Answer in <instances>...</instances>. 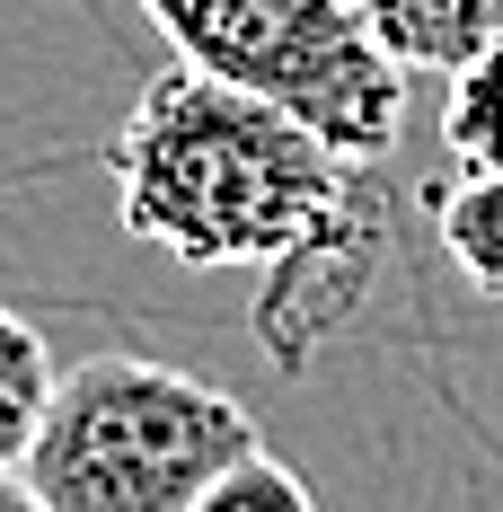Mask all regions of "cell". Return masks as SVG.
I'll return each instance as SVG.
<instances>
[{
    "label": "cell",
    "instance_id": "52a82bcc",
    "mask_svg": "<svg viewBox=\"0 0 503 512\" xmlns=\"http://www.w3.org/2000/svg\"><path fill=\"white\" fill-rule=\"evenodd\" d=\"M433 239H442V256H451L486 301H503V177H459V186H442L433 195Z\"/></svg>",
    "mask_w": 503,
    "mask_h": 512
},
{
    "label": "cell",
    "instance_id": "3957f363",
    "mask_svg": "<svg viewBox=\"0 0 503 512\" xmlns=\"http://www.w3.org/2000/svg\"><path fill=\"white\" fill-rule=\"evenodd\" d=\"M168 53L301 115L327 151L389 159L406 133V71L353 0H133Z\"/></svg>",
    "mask_w": 503,
    "mask_h": 512
},
{
    "label": "cell",
    "instance_id": "8992f818",
    "mask_svg": "<svg viewBox=\"0 0 503 512\" xmlns=\"http://www.w3.org/2000/svg\"><path fill=\"white\" fill-rule=\"evenodd\" d=\"M442 151H451L459 177H503V36L451 71V98H442Z\"/></svg>",
    "mask_w": 503,
    "mask_h": 512
},
{
    "label": "cell",
    "instance_id": "277c9868",
    "mask_svg": "<svg viewBox=\"0 0 503 512\" xmlns=\"http://www.w3.org/2000/svg\"><path fill=\"white\" fill-rule=\"evenodd\" d=\"M380 168L353 186V204L318 239H301L283 265H265V283H256V345L283 371H309L327 336H345L353 309L371 301V283H380V265H389V177Z\"/></svg>",
    "mask_w": 503,
    "mask_h": 512
},
{
    "label": "cell",
    "instance_id": "9c48e42d",
    "mask_svg": "<svg viewBox=\"0 0 503 512\" xmlns=\"http://www.w3.org/2000/svg\"><path fill=\"white\" fill-rule=\"evenodd\" d=\"M195 512H318V495L301 486V468H283L274 451H248L230 477H212L195 495Z\"/></svg>",
    "mask_w": 503,
    "mask_h": 512
},
{
    "label": "cell",
    "instance_id": "5b68a950",
    "mask_svg": "<svg viewBox=\"0 0 503 512\" xmlns=\"http://www.w3.org/2000/svg\"><path fill=\"white\" fill-rule=\"evenodd\" d=\"M353 9L371 18L398 71H442V80L503 36V0H353Z\"/></svg>",
    "mask_w": 503,
    "mask_h": 512
},
{
    "label": "cell",
    "instance_id": "30bf717a",
    "mask_svg": "<svg viewBox=\"0 0 503 512\" xmlns=\"http://www.w3.org/2000/svg\"><path fill=\"white\" fill-rule=\"evenodd\" d=\"M0 512H45L36 495H27V477H18V468H0Z\"/></svg>",
    "mask_w": 503,
    "mask_h": 512
},
{
    "label": "cell",
    "instance_id": "7a4b0ae2",
    "mask_svg": "<svg viewBox=\"0 0 503 512\" xmlns=\"http://www.w3.org/2000/svg\"><path fill=\"white\" fill-rule=\"evenodd\" d=\"M248 451H265V433L221 380L159 354H89L53 371L18 477L45 512H195Z\"/></svg>",
    "mask_w": 503,
    "mask_h": 512
},
{
    "label": "cell",
    "instance_id": "6da1fadb",
    "mask_svg": "<svg viewBox=\"0 0 503 512\" xmlns=\"http://www.w3.org/2000/svg\"><path fill=\"white\" fill-rule=\"evenodd\" d=\"M371 168L380 159L327 151L301 115L248 98L230 80H203L186 62L142 80V98L124 106V124L106 142L124 239L177 256L195 274L283 265L353 204V186Z\"/></svg>",
    "mask_w": 503,
    "mask_h": 512
},
{
    "label": "cell",
    "instance_id": "ba28073f",
    "mask_svg": "<svg viewBox=\"0 0 503 512\" xmlns=\"http://www.w3.org/2000/svg\"><path fill=\"white\" fill-rule=\"evenodd\" d=\"M45 398H53V345L36 336L27 309L0 301V468H18V451L36 442Z\"/></svg>",
    "mask_w": 503,
    "mask_h": 512
}]
</instances>
